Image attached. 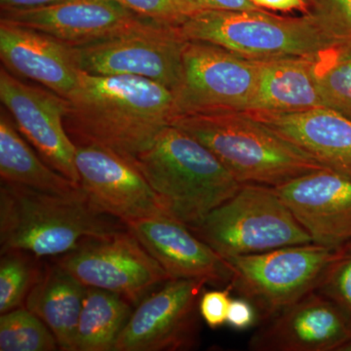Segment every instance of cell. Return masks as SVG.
Wrapping results in <instances>:
<instances>
[{
  "instance_id": "19",
  "label": "cell",
  "mask_w": 351,
  "mask_h": 351,
  "mask_svg": "<svg viewBox=\"0 0 351 351\" xmlns=\"http://www.w3.org/2000/svg\"><path fill=\"white\" fill-rule=\"evenodd\" d=\"M327 169L351 179V120L325 108L247 112Z\"/></svg>"
},
{
  "instance_id": "13",
  "label": "cell",
  "mask_w": 351,
  "mask_h": 351,
  "mask_svg": "<svg viewBox=\"0 0 351 351\" xmlns=\"http://www.w3.org/2000/svg\"><path fill=\"white\" fill-rule=\"evenodd\" d=\"M75 145L80 186L99 211L124 223L167 215L133 161L98 145Z\"/></svg>"
},
{
  "instance_id": "6",
  "label": "cell",
  "mask_w": 351,
  "mask_h": 351,
  "mask_svg": "<svg viewBox=\"0 0 351 351\" xmlns=\"http://www.w3.org/2000/svg\"><path fill=\"white\" fill-rule=\"evenodd\" d=\"M189 228L223 258L313 243L274 186L265 184H242L230 199Z\"/></svg>"
},
{
  "instance_id": "21",
  "label": "cell",
  "mask_w": 351,
  "mask_h": 351,
  "mask_svg": "<svg viewBox=\"0 0 351 351\" xmlns=\"http://www.w3.org/2000/svg\"><path fill=\"white\" fill-rule=\"evenodd\" d=\"M86 287L56 261L44 263L43 271L25 302L56 337L60 350L75 351L78 319Z\"/></svg>"
},
{
  "instance_id": "11",
  "label": "cell",
  "mask_w": 351,
  "mask_h": 351,
  "mask_svg": "<svg viewBox=\"0 0 351 351\" xmlns=\"http://www.w3.org/2000/svg\"><path fill=\"white\" fill-rule=\"evenodd\" d=\"M205 282L170 279L138 302L113 351L191 350L199 334V301Z\"/></svg>"
},
{
  "instance_id": "8",
  "label": "cell",
  "mask_w": 351,
  "mask_h": 351,
  "mask_svg": "<svg viewBox=\"0 0 351 351\" xmlns=\"http://www.w3.org/2000/svg\"><path fill=\"white\" fill-rule=\"evenodd\" d=\"M186 43L179 27L141 18L110 36L71 48L82 73L140 76L175 92Z\"/></svg>"
},
{
  "instance_id": "33",
  "label": "cell",
  "mask_w": 351,
  "mask_h": 351,
  "mask_svg": "<svg viewBox=\"0 0 351 351\" xmlns=\"http://www.w3.org/2000/svg\"><path fill=\"white\" fill-rule=\"evenodd\" d=\"M251 1L260 8L269 9V10L282 11V12L300 11L302 14L306 12V4L304 0H251Z\"/></svg>"
},
{
  "instance_id": "29",
  "label": "cell",
  "mask_w": 351,
  "mask_h": 351,
  "mask_svg": "<svg viewBox=\"0 0 351 351\" xmlns=\"http://www.w3.org/2000/svg\"><path fill=\"white\" fill-rule=\"evenodd\" d=\"M140 17L161 24L181 27L201 10L189 0H114Z\"/></svg>"
},
{
  "instance_id": "32",
  "label": "cell",
  "mask_w": 351,
  "mask_h": 351,
  "mask_svg": "<svg viewBox=\"0 0 351 351\" xmlns=\"http://www.w3.org/2000/svg\"><path fill=\"white\" fill-rule=\"evenodd\" d=\"M198 8L208 10L251 11L262 10L251 0H189Z\"/></svg>"
},
{
  "instance_id": "16",
  "label": "cell",
  "mask_w": 351,
  "mask_h": 351,
  "mask_svg": "<svg viewBox=\"0 0 351 351\" xmlns=\"http://www.w3.org/2000/svg\"><path fill=\"white\" fill-rule=\"evenodd\" d=\"M125 225L170 279H195L213 285L232 282V271L225 258L181 221L161 215Z\"/></svg>"
},
{
  "instance_id": "22",
  "label": "cell",
  "mask_w": 351,
  "mask_h": 351,
  "mask_svg": "<svg viewBox=\"0 0 351 351\" xmlns=\"http://www.w3.org/2000/svg\"><path fill=\"white\" fill-rule=\"evenodd\" d=\"M0 177L1 182L51 195H85L80 184L57 172L36 156L3 110L0 115Z\"/></svg>"
},
{
  "instance_id": "34",
  "label": "cell",
  "mask_w": 351,
  "mask_h": 351,
  "mask_svg": "<svg viewBox=\"0 0 351 351\" xmlns=\"http://www.w3.org/2000/svg\"><path fill=\"white\" fill-rule=\"evenodd\" d=\"M56 1L59 0H0V6H1V10L27 9L47 5Z\"/></svg>"
},
{
  "instance_id": "17",
  "label": "cell",
  "mask_w": 351,
  "mask_h": 351,
  "mask_svg": "<svg viewBox=\"0 0 351 351\" xmlns=\"http://www.w3.org/2000/svg\"><path fill=\"white\" fill-rule=\"evenodd\" d=\"M141 18L114 0H59L34 8L1 10L0 20L75 46L106 38Z\"/></svg>"
},
{
  "instance_id": "31",
  "label": "cell",
  "mask_w": 351,
  "mask_h": 351,
  "mask_svg": "<svg viewBox=\"0 0 351 351\" xmlns=\"http://www.w3.org/2000/svg\"><path fill=\"white\" fill-rule=\"evenodd\" d=\"M257 318V311L250 302L241 297L239 299H232L226 324L230 325L233 329L242 331L253 326Z\"/></svg>"
},
{
  "instance_id": "36",
  "label": "cell",
  "mask_w": 351,
  "mask_h": 351,
  "mask_svg": "<svg viewBox=\"0 0 351 351\" xmlns=\"http://www.w3.org/2000/svg\"><path fill=\"white\" fill-rule=\"evenodd\" d=\"M346 46V47H350L351 48V44H348V45H343Z\"/></svg>"
},
{
  "instance_id": "12",
  "label": "cell",
  "mask_w": 351,
  "mask_h": 351,
  "mask_svg": "<svg viewBox=\"0 0 351 351\" xmlns=\"http://www.w3.org/2000/svg\"><path fill=\"white\" fill-rule=\"evenodd\" d=\"M0 100L12 115L18 130L41 158L57 172L80 184L76 145L64 125L66 99L50 90L21 82L2 66Z\"/></svg>"
},
{
  "instance_id": "18",
  "label": "cell",
  "mask_w": 351,
  "mask_h": 351,
  "mask_svg": "<svg viewBox=\"0 0 351 351\" xmlns=\"http://www.w3.org/2000/svg\"><path fill=\"white\" fill-rule=\"evenodd\" d=\"M0 58L8 71L66 99L80 69L68 44L36 29L0 20Z\"/></svg>"
},
{
  "instance_id": "3",
  "label": "cell",
  "mask_w": 351,
  "mask_h": 351,
  "mask_svg": "<svg viewBox=\"0 0 351 351\" xmlns=\"http://www.w3.org/2000/svg\"><path fill=\"white\" fill-rule=\"evenodd\" d=\"M132 161L154 189L163 211L189 228L242 186L204 145L173 124Z\"/></svg>"
},
{
  "instance_id": "14",
  "label": "cell",
  "mask_w": 351,
  "mask_h": 351,
  "mask_svg": "<svg viewBox=\"0 0 351 351\" xmlns=\"http://www.w3.org/2000/svg\"><path fill=\"white\" fill-rule=\"evenodd\" d=\"M351 339V322L317 291L282 309L254 332V351H339Z\"/></svg>"
},
{
  "instance_id": "5",
  "label": "cell",
  "mask_w": 351,
  "mask_h": 351,
  "mask_svg": "<svg viewBox=\"0 0 351 351\" xmlns=\"http://www.w3.org/2000/svg\"><path fill=\"white\" fill-rule=\"evenodd\" d=\"M179 27L186 40L215 44L254 61L314 58L338 46L307 14L280 17L263 9H202Z\"/></svg>"
},
{
  "instance_id": "4",
  "label": "cell",
  "mask_w": 351,
  "mask_h": 351,
  "mask_svg": "<svg viewBox=\"0 0 351 351\" xmlns=\"http://www.w3.org/2000/svg\"><path fill=\"white\" fill-rule=\"evenodd\" d=\"M172 124L204 145L241 184L277 186L327 169L247 112L189 113Z\"/></svg>"
},
{
  "instance_id": "27",
  "label": "cell",
  "mask_w": 351,
  "mask_h": 351,
  "mask_svg": "<svg viewBox=\"0 0 351 351\" xmlns=\"http://www.w3.org/2000/svg\"><path fill=\"white\" fill-rule=\"evenodd\" d=\"M307 15L338 46L351 44V0H304Z\"/></svg>"
},
{
  "instance_id": "7",
  "label": "cell",
  "mask_w": 351,
  "mask_h": 351,
  "mask_svg": "<svg viewBox=\"0 0 351 351\" xmlns=\"http://www.w3.org/2000/svg\"><path fill=\"white\" fill-rule=\"evenodd\" d=\"M339 248L292 245L225 260L232 271L230 287L251 302L261 322L317 290Z\"/></svg>"
},
{
  "instance_id": "9",
  "label": "cell",
  "mask_w": 351,
  "mask_h": 351,
  "mask_svg": "<svg viewBox=\"0 0 351 351\" xmlns=\"http://www.w3.org/2000/svg\"><path fill=\"white\" fill-rule=\"evenodd\" d=\"M258 82V61L215 44L188 40L182 53L181 82L174 92L176 117L218 110L247 112Z\"/></svg>"
},
{
  "instance_id": "28",
  "label": "cell",
  "mask_w": 351,
  "mask_h": 351,
  "mask_svg": "<svg viewBox=\"0 0 351 351\" xmlns=\"http://www.w3.org/2000/svg\"><path fill=\"white\" fill-rule=\"evenodd\" d=\"M316 291L334 302L351 322V241L339 247Z\"/></svg>"
},
{
  "instance_id": "15",
  "label": "cell",
  "mask_w": 351,
  "mask_h": 351,
  "mask_svg": "<svg viewBox=\"0 0 351 351\" xmlns=\"http://www.w3.org/2000/svg\"><path fill=\"white\" fill-rule=\"evenodd\" d=\"M313 243L339 248L351 241V179L329 169L274 186Z\"/></svg>"
},
{
  "instance_id": "23",
  "label": "cell",
  "mask_w": 351,
  "mask_h": 351,
  "mask_svg": "<svg viewBox=\"0 0 351 351\" xmlns=\"http://www.w3.org/2000/svg\"><path fill=\"white\" fill-rule=\"evenodd\" d=\"M119 294L86 287L77 329L75 351H110L126 326L133 309Z\"/></svg>"
},
{
  "instance_id": "2",
  "label": "cell",
  "mask_w": 351,
  "mask_h": 351,
  "mask_svg": "<svg viewBox=\"0 0 351 351\" xmlns=\"http://www.w3.org/2000/svg\"><path fill=\"white\" fill-rule=\"evenodd\" d=\"M119 219L101 213L86 195H51L1 182L0 252L22 250L39 258L60 257L89 239L126 230Z\"/></svg>"
},
{
  "instance_id": "25",
  "label": "cell",
  "mask_w": 351,
  "mask_h": 351,
  "mask_svg": "<svg viewBox=\"0 0 351 351\" xmlns=\"http://www.w3.org/2000/svg\"><path fill=\"white\" fill-rule=\"evenodd\" d=\"M29 252L11 250L0 258V313L25 306V299L38 281L44 263Z\"/></svg>"
},
{
  "instance_id": "35",
  "label": "cell",
  "mask_w": 351,
  "mask_h": 351,
  "mask_svg": "<svg viewBox=\"0 0 351 351\" xmlns=\"http://www.w3.org/2000/svg\"><path fill=\"white\" fill-rule=\"evenodd\" d=\"M339 351H351V339L346 345L343 346Z\"/></svg>"
},
{
  "instance_id": "26",
  "label": "cell",
  "mask_w": 351,
  "mask_h": 351,
  "mask_svg": "<svg viewBox=\"0 0 351 351\" xmlns=\"http://www.w3.org/2000/svg\"><path fill=\"white\" fill-rule=\"evenodd\" d=\"M60 350L50 328L25 307L0 316V350L54 351Z\"/></svg>"
},
{
  "instance_id": "30",
  "label": "cell",
  "mask_w": 351,
  "mask_h": 351,
  "mask_svg": "<svg viewBox=\"0 0 351 351\" xmlns=\"http://www.w3.org/2000/svg\"><path fill=\"white\" fill-rule=\"evenodd\" d=\"M230 291H232V288L228 286L225 290L207 291L201 295L200 316L212 329H217L226 324L228 308L232 301L230 297Z\"/></svg>"
},
{
  "instance_id": "10",
  "label": "cell",
  "mask_w": 351,
  "mask_h": 351,
  "mask_svg": "<svg viewBox=\"0 0 351 351\" xmlns=\"http://www.w3.org/2000/svg\"><path fill=\"white\" fill-rule=\"evenodd\" d=\"M55 261L85 287L110 291L131 304L170 280L128 228L110 237L87 240Z\"/></svg>"
},
{
  "instance_id": "20",
  "label": "cell",
  "mask_w": 351,
  "mask_h": 351,
  "mask_svg": "<svg viewBox=\"0 0 351 351\" xmlns=\"http://www.w3.org/2000/svg\"><path fill=\"white\" fill-rule=\"evenodd\" d=\"M257 91L247 112H295L323 108L313 58L258 61Z\"/></svg>"
},
{
  "instance_id": "24",
  "label": "cell",
  "mask_w": 351,
  "mask_h": 351,
  "mask_svg": "<svg viewBox=\"0 0 351 351\" xmlns=\"http://www.w3.org/2000/svg\"><path fill=\"white\" fill-rule=\"evenodd\" d=\"M313 64L323 108L351 120V48L332 47Z\"/></svg>"
},
{
  "instance_id": "1",
  "label": "cell",
  "mask_w": 351,
  "mask_h": 351,
  "mask_svg": "<svg viewBox=\"0 0 351 351\" xmlns=\"http://www.w3.org/2000/svg\"><path fill=\"white\" fill-rule=\"evenodd\" d=\"M64 125L75 145H94L133 160L176 117L174 92L140 76L80 73Z\"/></svg>"
}]
</instances>
